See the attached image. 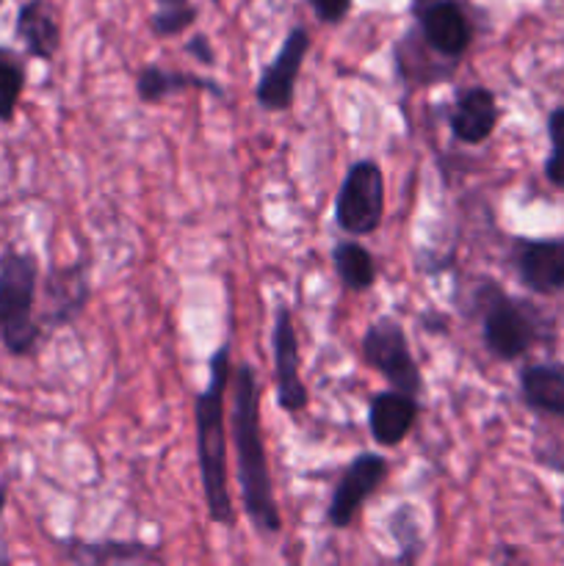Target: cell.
Returning <instances> with one entry per match:
<instances>
[{
    "instance_id": "6da1fadb",
    "label": "cell",
    "mask_w": 564,
    "mask_h": 566,
    "mask_svg": "<svg viewBox=\"0 0 564 566\" xmlns=\"http://www.w3.org/2000/svg\"><path fill=\"white\" fill-rule=\"evenodd\" d=\"M260 385L249 363L238 365L232 374V412L230 434L236 446L238 484H241L243 512L252 520L260 534H280L282 514L274 501V484L269 473V457L263 446V426H260Z\"/></svg>"
},
{
    "instance_id": "7a4b0ae2",
    "label": "cell",
    "mask_w": 564,
    "mask_h": 566,
    "mask_svg": "<svg viewBox=\"0 0 564 566\" xmlns=\"http://www.w3.org/2000/svg\"><path fill=\"white\" fill-rule=\"evenodd\" d=\"M230 346H221L210 357L208 385L194 398V429H197V462L202 475L205 503L213 523L230 528L236 509L230 501V475H227V431L224 396L230 387Z\"/></svg>"
},
{
    "instance_id": "3957f363",
    "label": "cell",
    "mask_w": 564,
    "mask_h": 566,
    "mask_svg": "<svg viewBox=\"0 0 564 566\" xmlns=\"http://www.w3.org/2000/svg\"><path fill=\"white\" fill-rule=\"evenodd\" d=\"M39 287V263L31 252L6 249L0 254V337L6 352L28 357L42 337L33 318Z\"/></svg>"
},
{
    "instance_id": "277c9868",
    "label": "cell",
    "mask_w": 564,
    "mask_h": 566,
    "mask_svg": "<svg viewBox=\"0 0 564 566\" xmlns=\"http://www.w3.org/2000/svg\"><path fill=\"white\" fill-rule=\"evenodd\" d=\"M385 216V177L376 160L348 166L335 199V221L346 235H370Z\"/></svg>"
},
{
    "instance_id": "5b68a950",
    "label": "cell",
    "mask_w": 564,
    "mask_h": 566,
    "mask_svg": "<svg viewBox=\"0 0 564 566\" xmlns=\"http://www.w3.org/2000/svg\"><path fill=\"white\" fill-rule=\"evenodd\" d=\"M363 357L379 376H385L393 390H401L407 396L418 398L424 392V376L418 363L409 352L404 326L390 315H382L379 321L365 329L363 335Z\"/></svg>"
},
{
    "instance_id": "8992f818",
    "label": "cell",
    "mask_w": 564,
    "mask_h": 566,
    "mask_svg": "<svg viewBox=\"0 0 564 566\" xmlns=\"http://www.w3.org/2000/svg\"><path fill=\"white\" fill-rule=\"evenodd\" d=\"M479 307L484 346L490 348L498 359L523 357L536 335L529 310L520 307V304L512 302L501 287L490 285V282L479 287Z\"/></svg>"
},
{
    "instance_id": "52a82bcc",
    "label": "cell",
    "mask_w": 564,
    "mask_h": 566,
    "mask_svg": "<svg viewBox=\"0 0 564 566\" xmlns=\"http://www.w3.org/2000/svg\"><path fill=\"white\" fill-rule=\"evenodd\" d=\"M310 50V33L304 28H293L291 33L282 42L280 53L271 61L269 66H263L258 77V86H254V99L263 111H288L293 105V88H296L299 72H302L304 59H307Z\"/></svg>"
},
{
    "instance_id": "ba28073f",
    "label": "cell",
    "mask_w": 564,
    "mask_h": 566,
    "mask_svg": "<svg viewBox=\"0 0 564 566\" xmlns=\"http://www.w3.org/2000/svg\"><path fill=\"white\" fill-rule=\"evenodd\" d=\"M387 473H390V464H387L385 457L359 453L346 468L343 479L337 481L335 492H332V503L326 509V523L337 531L348 528L354 523V517H357L359 509H363V503L368 501V495H374L379 490Z\"/></svg>"
},
{
    "instance_id": "9c48e42d",
    "label": "cell",
    "mask_w": 564,
    "mask_h": 566,
    "mask_svg": "<svg viewBox=\"0 0 564 566\" xmlns=\"http://www.w3.org/2000/svg\"><path fill=\"white\" fill-rule=\"evenodd\" d=\"M412 11L418 17L420 36L429 42V48H435L446 59L462 61L473 39V28L462 6L457 0H424L412 6Z\"/></svg>"
},
{
    "instance_id": "30bf717a",
    "label": "cell",
    "mask_w": 564,
    "mask_h": 566,
    "mask_svg": "<svg viewBox=\"0 0 564 566\" xmlns=\"http://www.w3.org/2000/svg\"><path fill=\"white\" fill-rule=\"evenodd\" d=\"M271 346H274L276 403L291 415L304 412L310 403V396L302 381V374H299V340L296 329H293V315L288 307L276 310Z\"/></svg>"
},
{
    "instance_id": "8fae6325",
    "label": "cell",
    "mask_w": 564,
    "mask_h": 566,
    "mask_svg": "<svg viewBox=\"0 0 564 566\" xmlns=\"http://www.w3.org/2000/svg\"><path fill=\"white\" fill-rule=\"evenodd\" d=\"M514 269L520 282L534 293H556L564 287V241H518Z\"/></svg>"
},
{
    "instance_id": "7c38bea8",
    "label": "cell",
    "mask_w": 564,
    "mask_h": 566,
    "mask_svg": "<svg viewBox=\"0 0 564 566\" xmlns=\"http://www.w3.org/2000/svg\"><path fill=\"white\" fill-rule=\"evenodd\" d=\"M418 418V398L401 390L376 392L368 403V429L376 446H401Z\"/></svg>"
},
{
    "instance_id": "4fadbf2b",
    "label": "cell",
    "mask_w": 564,
    "mask_h": 566,
    "mask_svg": "<svg viewBox=\"0 0 564 566\" xmlns=\"http://www.w3.org/2000/svg\"><path fill=\"white\" fill-rule=\"evenodd\" d=\"M498 116L501 114H498L495 94L484 86H470L459 92L448 125H451L453 138L473 147V144H484L492 136Z\"/></svg>"
},
{
    "instance_id": "5bb4252c",
    "label": "cell",
    "mask_w": 564,
    "mask_h": 566,
    "mask_svg": "<svg viewBox=\"0 0 564 566\" xmlns=\"http://www.w3.org/2000/svg\"><path fill=\"white\" fill-rule=\"evenodd\" d=\"M17 36L25 44L28 55L39 61H53L61 48V28L53 9L44 0H28L17 11Z\"/></svg>"
},
{
    "instance_id": "9a60e30c",
    "label": "cell",
    "mask_w": 564,
    "mask_h": 566,
    "mask_svg": "<svg viewBox=\"0 0 564 566\" xmlns=\"http://www.w3.org/2000/svg\"><path fill=\"white\" fill-rule=\"evenodd\" d=\"M88 298V276L86 265L75 263L70 269L53 271L48 280V324L66 326L83 313Z\"/></svg>"
},
{
    "instance_id": "2e32d148",
    "label": "cell",
    "mask_w": 564,
    "mask_h": 566,
    "mask_svg": "<svg viewBox=\"0 0 564 566\" xmlns=\"http://www.w3.org/2000/svg\"><path fill=\"white\" fill-rule=\"evenodd\" d=\"M61 553L66 562L75 564H149L160 562L158 553L144 542H81V539H64L59 542Z\"/></svg>"
},
{
    "instance_id": "e0dca14e",
    "label": "cell",
    "mask_w": 564,
    "mask_h": 566,
    "mask_svg": "<svg viewBox=\"0 0 564 566\" xmlns=\"http://www.w3.org/2000/svg\"><path fill=\"white\" fill-rule=\"evenodd\" d=\"M186 88H202V92L216 94V97H224V88L219 86L210 77H199L194 72H180V70H164V66H144L136 77V92L138 99L147 105L164 103L171 94H180Z\"/></svg>"
},
{
    "instance_id": "ac0fdd59",
    "label": "cell",
    "mask_w": 564,
    "mask_h": 566,
    "mask_svg": "<svg viewBox=\"0 0 564 566\" xmlns=\"http://www.w3.org/2000/svg\"><path fill=\"white\" fill-rule=\"evenodd\" d=\"M520 390L531 409L564 418V365H531L520 374Z\"/></svg>"
},
{
    "instance_id": "d6986e66",
    "label": "cell",
    "mask_w": 564,
    "mask_h": 566,
    "mask_svg": "<svg viewBox=\"0 0 564 566\" xmlns=\"http://www.w3.org/2000/svg\"><path fill=\"white\" fill-rule=\"evenodd\" d=\"M332 263H335L337 276L352 293H363L374 287L376 282V263L368 249L357 241H341L332 249Z\"/></svg>"
},
{
    "instance_id": "ffe728a7",
    "label": "cell",
    "mask_w": 564,
    "mask_h": 566,
    "mask_svg": "<svg viewBox=\"0 0 564 566\" xmlns=\"http://www.w3.org/2000/svg\"><path fill=\"white\" fill-rule=\"evenodd\" d=\"M22 88H25V66L17 59V53L0 48V122L14 119Z\"/></svg>"
},
{
    "instance_id": "44dd1931",
    "label": "cell",
    "mask_w": 564,
    "mask_h": 566,
    "mask_svg": "<svg viewBox=\"0 0 564 566\" xmlns=\"http://www.w3.org/2000/svg\"><path fill=\"white\" fill-rule=\"evenodd\" d=\"M197 22V6L191 0H155L149 28L155 36H177Z\"/></svg>"
},
{
    "instance_id": "7402d4cb",
    "label": "cell",
    "mask_w": 564,
    "mask_h": 566,
    "mask_svg": "<svg viewBox=\"0 0 564 566\" xmlns=\"http://www.w3.org/2000/svg\"><path fill=\"white\" fill-rule=\"evenodd\" d=\"M547 136L553 149L545 164V175L553 186L564 188V108H556L547 116Z\"/></svg>"
},
{
    "instance_id": "603a6c76",
    "label": "cell",
    "mask_w": 564,
    "mask_h": 566,
    "mask_svg": "<svg viewBox=\"0 0 564 566\" xmlns=\"http://www.w3.org/2000/svg\"><path fill=\"white\" fill-rule=\"evenodd\" d=\"M307 3L313 6L315 17L321 22H330V25H337L352 9V0H307Z\"/></svg>"
},
{
    "instance_id": "cb8c5ba5",
    "label": "cell",
    "mask_w": 564,
    "mask_h": 566,
    "mask_svg": "<svg viewBox=\"0 0 564 566\" xmlns=\"http://www.w3.org/2000/svg\"><path fill=\"white\" fill-rule=\"evenodd\" d=\"M186 53L194 55V59H197L199 64H205V66H213V61H216L213 44H210V39L205 36V33H194V36L188 39Z\"/></svg>"
},
{
    "instance_id": "d4e9b609",
    "label": "cell",
    "mask_w": 564,
    "mask_h": 566,
    "mask_svg": "<svg viewBox=\"0 0 564 566\" xmlns=\"http://www.w3.org/2000/svg\"><path fill=\"white\" fill-rule=\"evenodd\" d=\"M6 495H9V490H6V484H0V512L6 509Z\"/></svg>"
},
{
    "instance_id": "484cf974",
    "label": "cell",
    "mask_w": 564,
    "mask_h": 566,
    "mask_svg": "<svg viewBox=\"0 0 564 566\" xmlns=\"http://www.w3.org/2000/svg\"><path fill=\"white\" fill-rule=\"evenodd\" d=\"M562 517H564V509H562Z\"/></svg>"
},
{
    "instance_id": "4316f807",
    "label": "cell",
    "mask_w": 564,
    "mask_h": 566,
    "mask_svg": "<svg viewBox=\"0 0 564 566\" xmlns=\"http://www.w3.org/2000/svg\"><path fill=\"white\" fill-rule=\"evenodd\" d=\"M0 6H3V0H0Z\"/></svg>"
},
{
    "instance_id": "83f0119b",
    "label": "cell",
    "mask_w": 564,
    "mask_h": 566,
    "mask_svg": "<svg viewBox=\"0 0 564 566\" xmlns=\"http://www.w3.org/2000/svg\"><path fill=\"white\" fill-rule=\"evenodd\" d=\"M213 3H219V0H213Z\"/></svg>"
}]
</instances>
